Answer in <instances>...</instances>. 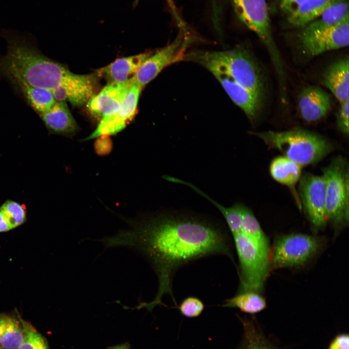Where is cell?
I'll return each instance as SVG.
<instances>
[{"label":"cell","instance_id":"obj_1","mask_svg":"<svg viewBox=\"0 0 349 349\" xmlns=\"http://www.w3.org/2000/svg\"><path fill=\"white\" fill-rule=\"evenodd\" d=\"M130 228L101 240L106 248L127 247L142 254L149 262L158 280V289L149 302H140L137 309L152 310L162 304L173 292L174 276L181 267L214 255L227 256L233 262L232 245L224 225L212 218L183 211H165L128 222Z\"/></svg>","mask_w":349,"mask_h":349},{"label":"cell","instance_id":"obj_2","mask_svg":"<svg viewBox=\"0 0 349 349\" xmlns=\"http://www.w3.org/2000/svg\"><path fill=\"white\" fill-rule=\"evenodd\" d=\"M183 61L196 63L214 76H225L263 98L264 80L254 59L245 48L224 51L197 50L186 53Z\"/></svg>","mask_w":349,"mask_h":349},{"label":"cell","instance_id":"obj_3","mask_svg":"<svg viewBox=\"0 0 349 349\" xmlns=\"http://www.w3.org/2000/svg\"><path fill=\"white\" fill-rule=\"evenodd\" d=\"M253 134L302 167L318 162L333 149L332 143L321 136L301 128Z\"/></svg>","mask_w":349,"mask_h":349},{"label":"cell","instance_id":"obj_4","mask_svg":"<svg viewBox=\"0 0 349 349\" xmlns=\"http://www.w3.org/2000/svg\"><path fill=\"white\" fill-rule=\"evenodd\" d=\"M238 262V292H260L271 267L270 250L263 248L242 232L232 235Z\"/></svg>","mask_w":349,"mask_h":349},{"label":"cell","instance_id":"obj_5","mask_svg":"<svg viewBox=\"0 0 349 349\" xmlns=\"http://www.w3.org/2000/svg\"><path fill=\"white\" fill-rule=\"evenodd\" d=\"M327 222L338 227L349 221V166L345 159H333L322 170Z\"/></svg>","mask_w":349,"mask_h":349},{"label":"cell","instance_id":"obj_6","mask_svg":"<svg viewBox=\"0 0 349 349\" xmlns=\"http://www.w3.org/2000/svg\"><path fill=\"white\" fill-rule=\"evenodd\" d=\"M320 238L304 234L276 237L270 254L271 267L274 269L302 266L320 250Z\"/></svg>","mask_w":349,"mask_h":349},{"label":"cell","instance_id":"obj_7","mask_svg":"<svg viewBox=\"0 0 349 349\" xmlns=\"http://www.w3.org/2000/svg\"><path fill=\"white\" fill-rule=\"evenodd\" d=\"M235 12L241 22L254 32L268 50L274 67L283 63L274 40L266 0H231Z\"/></svg>","mask_w":349,"mask_h":349},{"label":"cell","instance_id":"obj_8","mask_svg":"<svg viewBox=\"0 0 349 349\" xmlns=\"http://www.w3.org/2000/svg\"><path fill=\"white\" fill-rule=\"evenodd\" d=\"M179 28L176 38L155 53L151 52L132 77L133 81L142 88L166 67L183 61L188 48L193 41L187 28Z\"/></svg>","mask_w":349,"mask_h":349},{"label":"cell","instance_id":"obj_9","mask_svg":"<svg viewBox=\"0 0 349 349\" xmlns=\"http://www.w3.org/2000/svg\"><path fill=\"white\" fill-rule=\"evenodd\" d=\"M349 19L336 26L298 34L299 47L307 57H313L349 45Z\"/></svg>","mask_w":349,"mask_h":349},{"label":"cell","instance_id":"obj_10","mask_svg":"<svg viewBox=\"0 0 349 349\" xmlns=\"http://www.w3.org/2000/svg\"><path fill=\"white\" fill-rule=\"evenodd\" d=\"M299 192L304 210L311 224L317 229L323 227L327 218L325 183L322 175L302 174Z\"/></svg>","mask_w":349,"mask_h":349},{"label":"cell","instance_id":"obj_11","mask_svg":"<svg viewBox=\"0 0 349 349\" xmlns=\"http://www.w3.org/2000/svg\"><path fill=\"white\" fill-rule=\"evenodd\" d=\"M142 89L132 79V84L120 108L114 112L102 118L95 129L86 139L110 136L123 130L136 114Z\"/></svg>","mask_w":349,"mask_h":349},{"label":"cell","instance_id":"obj_12","mask_svg":"<svg viewBox=\"0 0 349 349\" xmlns=\"http://www.w3.org/2000/svg\"><path fill=\"white\" fill-rule=\"evenodd\" d=\"M97 75L72 73L64 83L51 92L56 101H69L79 106L87 103L95 95Z\"/></svg>","mask_w":349,"mask_h":349},{"label":"cell","instance_id":"obj_13","mask_svg":"<svg viewBox=\"0 0 349 349\" xmlns=\"http://www.w3.org/2000/svg\"><path fill=\"white\" fill-rule=\"evenodd\" d=\"M132 83V78L123 82H109L87 102L90 113L101 119L118 110L122 106Z\"/></svg>","mask_w":349,"mask_h":349},{"label":"cell","instance_id":"obj_14","mask_svg":"<svg viewBox=\"0 0 349 349\" xmlns=\"http://www.w3.org/2000/svg\"><path fill=\"white\" fill-rule=\"evenodd\" d=\"M298 106L303 120L315 122L328 113L332 108V99L330 95L320 87L309 86L301 91Z\"/></svg>","mask_w":349,"mask_h":349},{"label":"cell","instance_id":"obj_15","mask_svg":"<svg viewBox=\"0 0 349 349\" xmlns=\"http://www.w3.org/2000/svg\"><path fill=\"white\" fill-rule=\"evenodd\" d=\"M214 76L229 97L243 111L249 120L254 122L260 114L263 98L225 76L215 75Z\"/></svg>","mask_w":349,"mask_h":349},{"label":"cell","instance_id":"obj_16","mask_svg":"<svg viewBox=\"0 0 349 349\" xmlns=\"http://www.w3.org/2000/svg\"><path fill=\"white\" fill-rule=\"evenodd\" d=\"M38 115L50 134L71 136L78 131V125L65 101H56L49 110Z\"/></svg>","mask_w":349,"mask_h":349},{"label":"cell","instance_id":"obj_17","mask_svg":"<svg viewBox=\"0 0 349 349\" xmlns=\"http://www.w3.org/2000/svg\"><path fill=\"white\" fill-rule=\"evenodd\" d=\"M0 74L16 86L28 104L38 114L48 111L56 102L49 91L32 86L14 73L2 72Z\"/></svg>","mask_w":349,"mask_h":349},{"label":"cell","instance_id":"obj_18","mask_svg":"<svg viewBox=\"0 0 349 349\" xmlns=\"http://www.w3.org/2000/svg\"><path fill=\"white\" fill-rule=\"evenodd\" d=\"M151 52L118 59L109 65L96 70L98 76L105 78L109 82H126L131 79Z\"/></svg>","mask_w":349,"mask_h":349},{"label":"cell","instance_id":"obj_19","mask_svg":"<svg viewBox=\"0 0 349 349\" xmlns=\"http://www.w3.org/2000/svg\"><path fill=\"white\" fill-rule=\"evenodd\" d=\"M349 59H340L331 64L324 71L323 80L325 86L340 102L349 99Z\"/></svg>","mask_w":349,"mask_h":349},{"label":"cell","instance_id":"obj_20","mask_svg":"<svg viewBox=\"0 0 349 349\" xmlns=\"http://www.w3.org/2000/svg\"><path fill=\"white\" fill-rule=\"evenodd\" d=\"M340 0H303L286 16L287 21L292 27L301 29Z\"/></svg>","mask_w":349,"mask_h":349},{"label":"cell","instance_id":"obj_21","mask_svg":"<svg viewBox=\"0 0 349 349\" xmlns=\"http://www.w3.org/2000/svg\"><path fill=\"white\" fill-rule=\"evenodd\" d=\"M347 0H340L329 7L320 16L301 29L309 32L330 28L349 19Z\"/></svg>","mask_w":349,"mask_h":349},{"label":"cell","instance_id":"obj_22","mask_svg":"<svg viewBox=\"0 0 349 349\" xmlns=\"http://www.w3.org/2000/svg\"><path fill=\"white\" fill-rule=\"evenodd\" d=\"M302 167L284 156H278L272 160L270 172L275 181L292 187L299 181L302 175Z\"/></svg>","mask_w":349,"mask_h":349},{"label":"cell","instance_id":"obj_23","mask_svg":"<svg viewBox=\"0 0 349 349\" xmlns=\"http://www.w3.org/2000/svg\"><path fill=\"white\" fill-rule=\"evenodd\" d=\"M222 306L237 308L245 313L255 314L266 307V301L260 292L244 291L238 292L233 297L225 300Z\"/></svg>","mask_w":349,"mask_h":349},{"label":"cell","instance_id":"obj_24","mask_svg":"<svg viewBox=\"0 0 349 349\" xmlns=\"http://www.w3.org/2000/svg\"><path fill=\"white\" fill-rule=\"evenodd\" d=\"M242 216L240 232L264 249L270 250L269 240L252 210L240 204Z\"/></svg>","mask_w":349,"mask_h":349},{"label":"cell","instance_id":"obj_25","mask_svg":"<svg viewBox=\"0 0 349 349\" xmlns=\"http://www.w3.org/2000/svg\"><path fill=\"white\" fill-rule=\"evenodd\" d=\"M24 338L21 318L9 316L0 347L2 349H19Z\"/></svg>","mask_w":349,"mask_h":349},{"label":"cell","instance_id":"obj_26","mask_svg":"<svg viewBox=\"0 0 349 349\" xmlns=\"http://www.w3.org/2000/svg\"><path fill=\"white\" fill-rule=\"evenodd\" d=\"M0 209L12 230L21 225L27 220L25 206L16 201L7 200L0 206Z\"/></svg>","mask_w":349,"mask_h":349},{"label":"cell","instance_id":"obj_27","mask_svg":"<svg viewBox=\"0 0 349 349\" xmlns=\"http://www.w3.org/2000/svg\"><path fill=\"white\" fill-rule=\"evenodd\" d=\"M24 329V338L19 349H49L44 337L30 324L21 319Z\"/></svg>","mask_w":349,"mask_h":349},{"label":"cell","instance_id":"obj_28","mask_svg":"<svg viewBox=\"0 0 349 349\" xmlns=\"http://www.w3.org/2000/svg\"><path fill=\"white\" fill-rule=\"evenodd\" d=\"M178 309L182 315L188 317H195L201 314L205 305L199 298L190 296L185 298L180 303Z\"/></svg>","mask_w":349,"mask_h":349},{"label":"cell","instance_id":"obj_29","mask_svg":"<svg viewBox=\"0 0 349 349\" xmlns=\"http://www.w3.org/2000/svg\"><path fill=\"white\" fill-rule=\"evenodd\" d=\"M337 115V124L340 131L348 136L349 132V99L340 102Z\"/></svg>","mask_w":349,"mask_h":349},{"label":"cell","instance_id":"obj_30","mask_svg":"<svg viewBox=\"0 0 349 349\" xmlns=\"http://www.w3.org/2000/svg\"><path fill=\"white\" fill-rule=\"evenodd\" d=\"M97 138L98 139L95 143L96 153L100 155L108 154L112 148V143L109 136H102Z\"/></svg>","mask_w":349,"mask_h":349},{"label":"cell","instance_id":"obj_31","mask_svg":"<svg viewBox=\"0 0 349 349\" xmlns=\"http://www.w3.org/2000/svg\"><path fill=\"white\" fill-rule=\"evenodd\" d=\"M303 0H278L279 9L286 16Z\"/></svg>","mask_w":349,"mask_h":349},{"label":"cell","instance_id":"obj_32","mask_svg":"<svg viewBox=\"0 0 349 349\" xmlns=\"http://www.w3.org/2000/svg\"><path fill=\"white\" fill-rule=\"evenodd\" d=\"M349 336L342 334L335 338L329 349H349Z\"/></svg>","mask_w":349,"mask_h":349},{"label":"cell","instance_id":"obj_33","mask_svg":"<svg viewBox=\"0 0 349 349\" xmlns=\"http://www.w3.org/2000/svg\"><path fill=\"white\" fill-rule=\"evenodd\" d=\"M167 3L171 9V10L175 18V19L177 22L178 25H181L184 23L183 19H182L180 15L179 14L176 7L175 5L174 0H166Z\"/></svg>","mask_w":349,"mask_h":349},{"label":"cell","instance_id":"obj_34","mask_svg":"<svg viewBox=\"0 0 349 349\" xmlns=\"http://www.w3.org/2000/svg\"><path fill=\"white\" fill-rule=\"evenodd\" d=\"M9 316L5 314H0V344L4 334L8 321Z\"/></svg>","mask_w":349,"mask_h":349},{"label":"cell","instance_id":"obj_35","mask_svg":"<svg viewBox=\"0 0 349 349\" xmlns=\"http://www.w3.org/2000/svg\"><path fill=\"white\" fill-rule=\"evenodd\" d=\"M10 230H11V228L0 210V233L6 232Z\"/></svg>","mask_w":349,"mask_h":349},{"label":"cell","instance_id":"obj_36","mask_svg":"<svg viewBox=\"0 0 349 349\" xmlns=\"http://www.w3.org/2000/svg\"><path fill=\"white\" fill-rule=\"evenodd\" d=\"M110 349H129L127 345H121L113 347Z\"/></svg>","mask_w":349,"mask_h":349},{"label":"cell","instance_id":"obj_37","mask_svg":"<svg viewBox=\"0 0 349 349\" xmlns=\"http://www.w3.org/2000/svg\"><path fill=\"white\" fill-rule=\"evenodd\" d=\"M248 349H265L263 348L258 347V346H254Z\"/></svg>","mask_w":349,"mask_h":349},{"label":"cell","instance_id":"obj_38","mask_svg":"<svg viewBox=\"0 0 349 349\" xmlns=\"http://www.w3.org/2000/svg\"><path fill=\"white\" fill-rule=\"evenodd\" d=\"M0 349H2L0 347Z\"/></svg>","mask_w":349,"mask_h":349}]
</instances>
